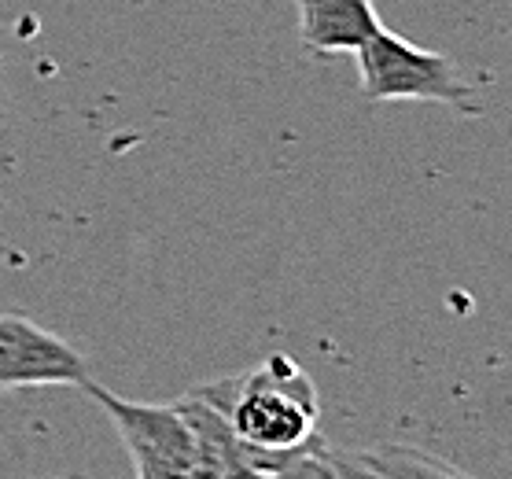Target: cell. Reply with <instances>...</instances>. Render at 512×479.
Segmentation results:
<instances>
[{"label":"cell","mask_w":512,"mask_h":479,"mask_svg":"<svg viewBox=\"0 0 512 479\" xmlns=\"http://www.w3.org/2000/svg\"><path fill=\"white\" fill-rule=\"evenodd\" d=\"M361 71V96L369 104H443L476 111V89L465 82L454 59L420 48L391 30H376L354 52Z\"/></svg>","instance_id":"2"},{"label":"cell","mask_w":512,"mask_h":479,"mask_svg":"<svg viewBox=\"0 0 512 479\" xmlns=\"http://www.w3.org/2000/svg\"><path fill=\"white\" fill-rule=\"evenodd\" d=\"M358 457L373 468L376 479H472L465 476L461 468L446 465L439 457L424 454V450H413V446H369V450H358Z\"/></svg>","instance_id":"7"},{"label":"cell","mask_w":512,"mask_h":479,"mask_svg":"<svg viewBox=\"0 0 512 479\" xmlns=\"http://www.w3.org/2000/svg\"><path fill=\"white\" fill-rule=\"evenodd\" d=\"M177 409L196 443L199 479H255L258 472H266V461L233 432L229 417L207 395L192 391L177 398Z\"/></svg>","instance_id":"5"},{"label":"cell","mask_w":512,"mask_h":479,"mask_svg":"<svg viewBox=\"0 0 512 479\" xmlns=\"http://www.w3.org/2000/svg\"><path fill=\"white\" fill-rule=\"evenodd\" d=\"M255 479H343V476H339V465L336 457H332V446L325 439H317V443L284 457L269 472H258Z\"/></svg>","instance_id":"8"},{"label":"cell","mask_w":512,"mask_h":479,"mask_svg":"<svg viewBox=\"0 0 512 479\" xmlns=\"http://www.w3.org/2000/svg\"><path fill=\"white\" fill-rule=\"evenodd\" d=\"M8 41H12V37L0 26V122L8 118V89H4V52H8Z\"/></svg>","instance_id":"9"},{"label":"cell","mask_w":512,"mask_h":479,"mask_svg":"<svg viewBox=\"0 0 512 479\" xmlns=\"http://www.w3.org/2000/svg\"><path fill=\"white\" fill-rule=\"evenodd\" d=\"M89 362L30 317L0 314V395L19 387H82Z\"/></svg>","instance_id":"4"},{"label":"cell","mask_w":512,"mask_h":479,"mask_svg":"<svg viewBox=\"0 0 512 479\" xmlns=\"http://www.w3.org/2000/svg\"><path fill=\"white\" fill-rule=\"evenodd\" d=\"M199 395H207L229 417L233 432L266 461V472L321 439L317 387L288 354H269L266 362L251 365L233 380L199 387Z\"/></svg>","instance_id":"1"},{"label":"cell","mask_w":512,"mask_h":479,"mask_svg":"<svg viewBox=\"0 0 512 479\" xmlns=\"http://www.w3.org/2000/svg\"><path fill=\"white\" fill-rule=\"evenodd\" d=\"M48 479H85L82 472H63V476H48Z\"/></svg>","instance_id":"10"},{"label":"cell","mask_w":512,"mask_h":479,"mask_svg":"<svg viewBox=\"0 0 512 479\" xmlns=\"http://www.w3.org/2000/svg\"><path fill=\"white\" fill-rule=\"evenodd\" d=\"M299 41L314 56L358 52L376 30H384L373 0H295Z\"/></svg>","instance_id":"6"},{"label":"cell","mask_w":512,"mask_h":479,"mask_svg":"<svg viewBox=\"0 0 512 479\" xmlns=\"http://www.w3.org/2000/svg\"><path fill=\"white\" fill-rule=\"evenodd\" d=\"M82 387L111 417L118 439L133 457L137 479H199L196 443L177 402L152 406V402L115 395L111 387H100L93 380H85Z\"/></svg>","instance_id":"3"}]
</instances>
